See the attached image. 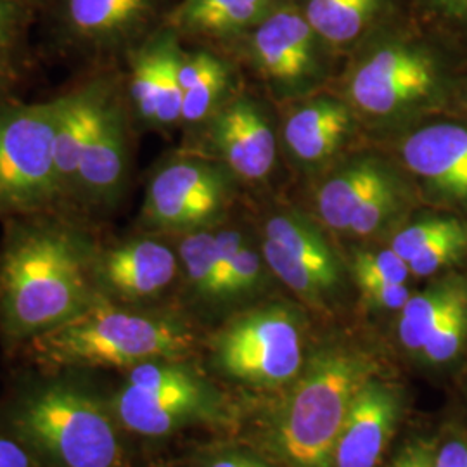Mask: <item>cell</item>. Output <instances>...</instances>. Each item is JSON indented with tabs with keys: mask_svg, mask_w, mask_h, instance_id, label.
Here are the masks:
<instances>
[{
	"mask_svg": "<svg viewBox=\"0 0 467 467\" xmlns=\"http://www.w3.org/2000/svg\"><path fill=\"white\" fill-rule=\"evenodd\" d=\"M459 220L455 218H428L405 227L395 235L391 250L400 256L403 262H410L420 251L430 246L438 237L449 233Z\"/></svg>",
	"mask_w": 467,
	"mask_h": 467,
	"instance_id": "1f68e13d",
	"label": "cell"
},
{
	"mask_svg": "<svg viewBox=\"0 0 467 467\" xmlns=\"http://www.w3.org/2000/svg\"><path fill=\"white\" fill-rule=\"evenodd\" d=\"M362 296L370 305L386 310H399L410 298V291L407 284L395 283H357Z\"/></svg>",
	"mask_w": 467,
	"mask_h": 467,
	"instance_id": "d590c367",
	"label": "cell"
},
{
	"mask_svg": "<svg viewBox=\"0 0 467 467\" xmlns=\"http://www.w3.org/2000/svg\"><path fill=\"white\" fill-rule=\"evenodd\" d=\"M391 467H434V453L426 445L414 443L401 451Z\"/></svg>",
	"mask_w": 467,
	"mask_h": 467,
	"instance_id": "f35d334b",
	"label": "cell"
},
{
	"mask_svg": "<svg viewBox=\"0 0 467 467\" xmlns=\"http://www.w3.org/2000/svg\"><path fill=\"white\" fill-rule=\"evenodd\" d=\"M59 98L0 106V212L5 217L57 212L56 132Z\"/></svg>",
	"mask_w": 467,
	"mask_h": 467,
	"instance_id": "5b68a950",
	"label": "cell"
},
{
	"mask_svg": "<svg viewBox=\"0 0 467 467\" xmlns=\"http://www.w3.org/2000/svg\"><path fill=\"white\" fill-rule=\"evenodd\" d=\"M350 127L348 109L336 100L312 102L287 119L284 137L303 161H320L329 156Z\"/></svg>",
	"mask_w": 467,
	"mask_h": 467,
	"instance_id": "ac0fdd59",
	"label": "cell"
},
{
	"mask_svg": "<svg viewBox=\"0 0 467 467\" xmlns=\"http://www.w3.org/2000/svg\"><path fill=\"white\" fill-rule=\"evenodd\" d=\"M196 334L179 318L148 314L99 296L82 314L30 339L26 357L49 372L132 368L154 360H185Z\"/></svg>",
	"mask_w": 467,
	"mask_h": 467,
	"instance_id": "7a4b0ae2",
	"label": "cell"
},
{
	"mask_svg": "<svg viewBox=\"0 0 467 467\" xmlns=\"http://www.w3.org/2000/svg\"><path fill=\"white\" fill-rule=\"evenodd\" d=\"M111 92L104 80H94L59 98L56 132V173L61 206L77 202L78 171L85 144L99 115L100 106Z\"/></svg>",
	"mask_w": 467,
	"mask_h": 467,
	"instance_id": "2e32d148",
	"label": "cell"
},
{
	"mask_svg": "<svg viewBox=\"0 0 467 467\" xmlns=\"http://www.w3.org/2000/svg\"><path fill=\"white\" fill-rule=\"evenodd\" d=\"M165 38L139 50L132 59L130 98L137 115L156 125L163 90Z\"/></svg>",
	"mask_w": 467,
	"mask_h": 467,
	"instance_id": "d4e9b609",
	"label": "cell"
},
{
	"mask_svg": "<svg viewBox=\"0 0 467 467\" xmlns=\"http://www.w3.org/2000/svg\"><path fill=\"white\" fill-rule=\"evenodd\" d=\"M466 341L467 296H464L434 327L433 334L420 353L430 364H447L462 351Z\"/></svg>",
	"mask_w": 467,
	"mask_h": 467,
	"instance_id": "83f0119b",
	"label": "cell"
},
{
	"mask_svg": "<svg viewBox=\"0 0 467 467\" xmlns=\"http://www.w3.org/2000/svg\"><path fill=\"white\" fill-rule=\"evenodd\" d=\"M379 0H306V21L331 44H345L362 34Z\"/></svg>",
	"mask_w": 467,
	"mask_h": 467,
	"instance_id": "cb8c5ba5",
	"label": "cell"
},
{
	"mask_svg": "<svg viewBox=\"0 0 467 467\" xmlns=\"http://www.w3.org/2000/svg\"><path fill=\"white\" fill-rule=\"evenodd\" d=\"M204 467H268L260 459L243 451H223L215 455Z\"/></svg>",
	"mask_w": 467,
	"mask_h": 467,
	"instance_id": "ab89813d",
	"label": "cell"
},
{
	"mask_svg": "<svg viewBox=\"0 0 467 467\" xmlns=\"http://www.w3.org/2000/svg\"><path fill=\"white\" fill-rule=\"evenodd\" d=\"M215 244H217V258H215L213 279H212L210 293H208L210 300L217 298L220 285L223 283L229 268L233 265L237 251L243 248L244 241L237 231H220V233H215Z\"/></svg>",
	"mask_w": 467,
	"mask_h": 467,
	"instance_id": "e575fe53",
	"label": "cell"
},
{
	"mask_svg": "<svg viewBox=\"0 0 467 467\" xmlns=\"http://www.w3.org/2000/svg\"><path fill=\"white\" fill-rule=\"evenodd\" d=\"M314 34L300 13L272 11L254 32V54L274 78L296 80L314 63Z\"/></svg>",
	"mask_w": 467,
	"mask_h": 467,
	"instance_id": "e0dca14e",
	"label": "cell"
},
{
	"mask_svg": "<svg viewBox=\"0 0 467 467\" xmlns=\"http://www.w3.org/2000/svg\"><path fill=\"white\" fill-rule=\"evenodd\" d=\"M0 467H46L15 434L0 428Z\"/></svg>",
	"mask_w": 467,
	"mask_h": 467,
	"instance_id": "8d00e7d4",
	"label": "cell"
},
{
	"mask_svg": "<svg viewBox=\"0 0 467 467\" xmlns=\"http://www.w3.org/2000/svg\"><path fill=\"white\" fill-rule=\"evenodd\" d=\"M118 426L109 401L50 378L17 393L4 428L46 467H123Z\"/></svg>",
	"mask_w": 467,
	"mask_h": 467,
	"instance_id": "3957f363",
	"label": "cell"
},
{
	"mask_svg": "<svg viewBox=\"0 0 467 467\" xmlns=\"http://www.w3.org/2000/svg\"><path fill=\"white\" fill-rule=\"evenodd\" d=\"M181 270L179 254L154 237L96 244L92 279L98 296L121 305L150 300L167 291Z\"/></svg>",
	"mask_w": 467,
	"mask_h": 467,
	"instance_id": "9c48e42d",
	"label": "cell"
},
{
	"mask_svg": "<svg viewBox=\"0 0 467 467\" xmlns=\"http://www.w3.org/2000/svg\"><path fill=\"white\" fill-rule=\"evenodd\" d=\"M434 467H467V440L451 438L434 453Z\"/></svg>",
	"mask_w": 467,
	"mask_h": 467,
	"instance_id": "74e56055",
	"label": "cell"
},
{
	"mask_svg": "<svg viewBox=\"0 0 467 467\" xmlns=\"http://www.w3.org/2000/svg\"><path fill=\"white\" fill-rule=\"evenodd\" d=\"M397 204V187L386 177L381 184L378 185L366 201L360 204L357 213L353 215L348 231L357 235H368L376 233L384 220L389 217Z\"/></svg>",
	"mask_w": 467,
	"mask_h": 467,
	"instance_id": "4dcf8cb0",
	"label": "cell"
},
{
	"mask_svg": "<svg viewBox=\"0 0 467 467\" xmlns=\"http://www.w3.org/2000/svg\"><path fill=\"white\" fill-rule=\"evenodd\" d=\"M376 376L362 353L324 348L295 379L279 422V445L293 467H334V451L358 391Z\"/></svg>",
	"mask_w": 467,
	"mask_h": 467,
	"instance_id": "277c9868",
	"label": "cell"
},
{
	"mask_svg": "<svg viewBox=\"0 0 467 467\" xmlns=\"http://www.w3.org/2000/svg\"><path fill=\"white\" fill-rule=\"evenodd\" d=\"M150 5L152 0H59L57 19L69 42L99 52L134 34Z\"/></svg>",
	"mask_w": 467,
	"mask_h": 467,
	"instance_id": "4fadbf2b",
	"label": "cell"
},
{
	"mask_svg": "<svg viewBox=\"0 0 467 467\" xmlns=\"http://www.w3.org/2000/svg\"><path fill=\"white\" fill-rule=\"evenodd\" d=\"M274 0H182L170 16L177 30L227 35L243 30L272 13Z\"/></svg>",
	"mask_w": 467,
	"mask_h": 467,
	"instance_id": "d6986e66",
	"label": "cell"
},
{
	"mask_svg": "<svg viewBox=\"0 0 467 467\" xmlns=\"http://www.w3.org/2000/svg\"><path fill=\"white\" fill-rule=\"evenodd\" d=\"M96 241L57 212L9 217L0 243V337L9 347L82 314L98 291Z\"/></svg>",
	"mask_w": 467,
	"mask_h": 467,
	"instance_id": "6da1fadb",
	"label": "cell"
},
{
	"mask_svg": "<svg viewBox=\"0 0 467 467\" xmlns=\"http://www.w3.org/2000/svg\"><path fill=\"white\" fill-rule=\"evenodd\" d=\"M217 258L215 233L210 231H189L181 239L179 244V260L182 262L185 279L191 289L202 298H208L210 285L213 279Z\"/></svg>",
	"mask_w": 467,
	"mask_h": 467,
	"instance_id": "484cf974",
	"label": "cell"
},
{
	"mask_svg": "<svg viewBox=\"0 0 467 467\" xmlns=\"http://www.w3.org/2000/svg\"><path fill=\"white\" fill-rule=\"evenodd\" d=\"M21 4H25V5H28V7H38L42 2H46V0H19Z\"/></svg>",
	"mask_w": 467,
	"mask_h": 467,
	"instance_id": "b9f144b4",
	"label": "cell"
},
{
	"mask_svg": "<svg viewBox=\"0 0 467 467\" xmlns=\"http://www.w3.org/2000/svg\"><path fill=\"white\" fill-rule=\"evenodd\" d=\"M109 407L121 428L154 438L223 416L217 389L185 360H154L129 368Z\"/></svg>",
	"mask_w": 467,
	"mask_h": 467,
	"instance_id": "8992f818",
	"label": "cell"
},
{
	"mask_svg": "<svg viewBox=\"0 0 467 467\" xmlns=\"http://www.w3.org/2000/svg\"><path fill=\"white\" fill-rule=\"evenodd\" d=\"M30 17L32 7L19 0H0V54L13 56Z\"/></svg>",
	"mask_w": 467,
	"mask_h": 467,
	"instance_id": "836d02e7",
	"label": "cell"
},
{
	"mask_svg": "<svg viewBox=\"0 0 467 467\" xmlns=\"http://www.w3.org/2000/svg\"><path fill=\"white\" fill-rule=\"evenodd\" d=\"M353 274L357 283L405 284L410 268L400 256L391 250L357 251L353 258Z\"/></svg>",
	"mask_w": 467,
	"mask_h": 467,
	"instance_id": "f546056e",
	"label": "cell"
},
{
	"mask_svg": "<svg viewBox=\"0 0 467 467\" xmlns=\"http://www.w3.org/2000/svg\"><path fill=\"white\" fill-rule=\"evenodd\" d=\"M227 69L206 52L179 56V80L184 90L182 121L198 123L215 108L227 85Z\"/></svg>",
	"mask_w": 467,
	"mask_h": 467,
	"instance_id": "603a6c76",
	"label": "cell"
},
{
	"mask_svg": "<svg viewBox=\"0 0 467 467\" xmlns=\"http://www.w3.org/2000/svg\"><path fill=\"white\" fill-rule=\"evenodd\" d=\"M225 200L222 171L200 160H177L150 179L142 218L165 231H196L215 217Z\"/></svg>",
	"mask_w": 467,
	"mask_h": 467,
	"instance_id": "ba28073f",
	"label": "cell"
},
{
	"mask_svg": "<svg viewBox=\"0 0 467 467\" xmlns=\"http://www.w3.org/2000/svg\"><path fill=\"white\" fill-rule=\"evenodd\" d=\"M129 165L127 127L121 106L111 92L85 144L78 171L77 204L88 210L111 208L121 196Z\"/></svg>",
	"mask_w": 467,
	"mask_h": 467,
	"instance_id": "30bf717a",
	"label": "cell"
},
{
	"mask_svg": "<svg viewBox=\"0 0 467 467\" xmlns=\"http://www.w3.org/2000/svg\"><path fill=\"white\" fill-rule=\"evenodd\" d=\"M264 256L268 267L272 268L285 285H289L296 295L308 301H322L331 289L318 279L317 275L296 262L289 253L275 244L274 241L265 239Z\"/></svg>",
	"mask_w": 467,
	"mask_h": 467,
	"instance_id": "4316f807",
	"label": "cell"
},
{
	"mask_svg": "<svg viewBox=\"0 0 467 467\" xmlns=\"http://www.w3.org/2000/svg\"><path fill=\"white\" fill-rule=\"evenodd\" d=\"M260 277V256L246 244L237 251L233 265L220 285L217 298H231L250 291Z\"/></svg>",
	"mask_w": 467,
	"mask_h": 467,
	"instance_id": "d6a6232c",
	"label": "cell"
},
{
	"mask_svg": "<svg viewBox=\"0 0 467 467\" xmlns=\"http://www.w3.org/2000/svg\"><path fill=\"white\" fill-rule=\"evenodd\" d=\"M213 360L225 376L277 386L303 368L300 322L285 306H265L231 320L213 339Z\"/></svg>",
	"mask_w": 467,
	"mask_h": 467,
	"instance_id": "52a82bcc",
	"label": "cell"
},
{
	"mask_svg": "<svg viewBox=\"0 0 467 467\" xmlns=\"http://www.w3.org/2000/svg\"><path fill=\"white\" fill-rule=\"evenodd\" d=\"M267 239L279 244L301 265L312 270L331 293L341 283V270L322 235L300 217H275L267 223Z\"/></svg>",
	"mask_w": 467,
	"mask_h": 467,
	"instance_id": "44dd1931",
	"label": "cell"
},
{
	"mask_svg": "<svg viewBox=\"0 0 467 467\" xmlns=\"http://www.w3.org/2000/svg\"><path fill=\"white\" fill-rule=\"evenodd\" d=\"M400 393L370 378L358 391L334 451V467H376L397 431Z\"/></svg>",
	"mask_w": 467,
	"mask_h": 467,
	"instance_id": "7c38bea8",
	"label": "cell"
},
{
	"mask_svg": "<svg viewBox=\"0 0 467 467\" xmlns=\"http://www.w3.org/2000/svg\"><path fill=\"white\" fill-rule=\"evenodd\" d=\"M467 248V229L462 222H457L451 231L438 237L430 246L409 262L410 274L418 277L433 275L438 270L455 264Z\"/></svg>",
	"mask_w": 467,
	"mask_h": 467,
	"instance_id": "f1b7e54d",
	"label": "cell"
},
{
	"mask_svg": "<svg viewBox=\"0 0 467 467\" xmlns=\"http://www.w3.org/2000/svg\"><path fill=\"white\" fill-rule=\"evenodd\" d=\"M388 175L372 163H357L322 185L317 196L318 213L336 231H348L351 218L368 194Z\"/></svg>",
	"mask_w": 467,
	"mask_h": 467,
	"instance_id": "7402d4cb",
	"label": "cell"
},
{
	"mask_svg": "<svg viewBox=\"0 0 467 467\" xmlns=\"http://www.w3.org/2000/svg\"><path fill=\"white\" fill-rule=\"evenodd\" d=\"M464 296H467V283L457 277L438 281L416 296H410L401 308L399 320L401 345L407 350H422L434 327Z\"/></svg>",
	"mask_w": 467,
	"mask_h": 467,
	"instance_id": "ffe728a7",
	"label": "cell"
},
{
	"mask_svg": "<svg viewBox=\"0 0 467 467\" xmlns=\"http://www.w3.org/2000/svg\"><path fill=\"white\" fill-rule=\"evenodd\" d=\"M0 217H2V212H0Z\"/></svg>",
	"mask_w": 467,
	"mask_h": 467,
	"instance_id": "7bdbcfd3",
	"label": "cell"
},
{
	"mask_svg": "<svg viewBox=\"0 0 467 467\" xmlns=\"http://www.w3.org/2000/svg\"><path fill=\"white\" fill-rule=\"evenodd\" d=\"M433 82V67L424 56L405 47H384L355 71L351 98L370 115H388L426 96Z\"/></svg>",
	"mask_w": 467,
	"mask_h": 467,
	"instance_id": "8fae6325",
	"label": "cell"
},
{
	"mask_svg": "<svg viewBox=\"0 0 467 467\" xmlns=\"http://www.w3.org/2000/svg\"><path fill=\"white\" fill-rule=\"evenodd\" d=\"M15 80V67H13V56L0 54V106L5 102V96Z\"/></svg>",
	"mask_w": 467,
	"mask_h": 467,
	"instance_id": "60d3db41",
	"label": "cell"
},
{
	"mask_svg": "<svg viewBox=\"0 0 467 467\" xmlns=\"http://www.w3.org/2000/svg\"><path fill=\"white\" fill-rule=\"evenodd\" d=\"M403 160L420 179L451 198H467V129L430 125L403 144Z\"/></svg>",
	"mask_w": 467,
	"mask_h": 467,
	"instance_id": "9a60e30c",
	"label": "cell"
},
{
	"mask_svg": "<svg viewBox=\"0 0 467 467\" xmlns=\"http://www.w3.org/2000/svg\"><path fill=\"white\" fill-rule=\"evenodd\" d=\"M212 137L227 165L248 181L267 177L275 140L264 115L248 100H234L213 119Z\"/></svg>",
	"mask_w": 467,
	"mask_h": 467,
	"instance_id": "5bb4252c",
	"label": "cell"
}]
</instances>
